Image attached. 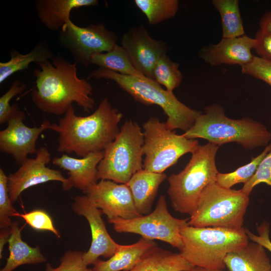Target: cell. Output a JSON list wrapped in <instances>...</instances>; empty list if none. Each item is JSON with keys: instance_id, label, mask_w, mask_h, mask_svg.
<instances>
[{"instance_id": "14", "label": "cell", "mask_w": 271, "mask_h": 271, "mask_svg": "<svg viewBox=\"0 0 271 271\" xmlns=\"http://www.w3.org/2000/svg\"><path fill=\"white\" fill-rule=\"evenodd\" d=\"M121 46L137 71L152 79L156 64L168 50L165 43L153 39L143 25L130 27L123 35Z\"/></svg>"}, {"instance_id": "25", "label": "cell", "mask_w": 271, "mask_h": 271, "mask_svg": "<svg viewBox=\"0 0 271 271\" xmlns=\"http://www.w3.org/2000/svg\"><path fill=\"white\" fill-rule=\"evenodd\" d=\"M55 54L44 40L39 42L29 52L23 54L16 50L10 53L11 58L7 62H0V84L13 74L28 69L32 63L38 64L51 60Z\"/></svg>"}, {"instance_id": "39", "label": "cell", "mask_w": 271, "mask_h": 271, "mask_svg": "<svg viewBox=\"0 0 271 271\" xmlns=\"http://www.w3.org/2000/svg\"><path fill=\"white\" fill-rule=\"evenodd\" d=\"M12 232V227L1 228L0 231V258L3 257V251L5 245L8 242Z\"/></svg>"}, {"instance_id": "13", "label": "cell", "mask_w": 271, "mask_h": 271, "mask_svg": "<svg viewBox=\"0 0 271 271\" xmlns=\"http://www.w3.org/2000/svg\"><path fill=\"white\" fill-rule=\"evenodd\" d=\"M72 210L76 214L84 217L88 222L91 234L89 249L84 252L83 260L87 265L93 264L100 256L110 258L119 249L116 243L109 234L101 217V211L86 195L73 198Z\"/></svg>"}, {"instance_id": "7", "label": "cell", "mask_w": 271, "mask_h": 271, "mask_svg": "<svg viewBox=\"0 0 271 271\" xmlns=\"http://www.w3.org/2000/svg\"><path fill=\"white\" fill-rule=\"evenodd\" d=\"M249 203V196L240 190L212 183L201 194L188 224L197 227L240 229Z\"/></svg>"}, {"instance_id": "29", "label": "cell", "mask_w": 271, "mask_h": 271, "mask_svg": "<svg viewBox=\"0 0 271 271\" xmlns=\"http://www.w3.org/2000/svg\"><path fill=\"white\" fill-rule=\"evenodd\" d=\"M271 151V144L266 146L258 156L252 158L250 162L228 173H218L216 182L222 187L231 188L235 184L247 182L255 174L259 164L266 155Z\"/></svg>"}, {"instance_id": "23", "label": "cell", "mask_w": 271, "mask_h": 271, "mask_svg": "<svg viewBox=\"0 0 271 271\" xmlns=\"http://www.w3.org/2000/svg\"><path fill=\"white\" fill-rule=\"evenodd\" d=\"M194 267L180 252L157 245L148 251L133 267L125 271H190Z\"/></svg>"}, {"instance_id": "30", "label": "cell", "mask_w": 271, "mask_h": 271, "mask_svg": "<svg viewBox=\"0 0 271 271\" xmlns=\"http://www.w3.org/2000/svg\"><path fill=\"white\" fill-rule=\"evenodd\" d=\"M179 64L172 61L165 54L157 61L153 70V77L157 83L169 91L178 88L181 83L183 75L179 69Z\"/></svg>"}, {"instance_id": "22", "label": "cell", "mask_w": 271, "mask_h": 271, "mask_svg": "<svg viewBox=\"0 0 271 271\" xmlns=\"http://www.w3.org/2000/svg\"><path fill=\"white\" fill-rule=\"evenodd\" d=\"M224 262L228 271H271L265 248L253 241L227 254Z\"/></svg>"}, {"instance_id": "37", "label": "cell", "mask_w": 271, "mask_h": 271, "mask_svg": "<svg viewBox=\"0 0 271 271\" xmlns=\"http://www.w3.org/2000/svg\"><path fill=\"white\" fill-rule=\"evenodd\" d=\"M254 50L258 56L271 60V33L265 32L260 29L256 32Z\"/></svg>"}, {"instance_id": "21", "label": "cell", "mask_w": 271, "mask_h": 271, "mask_svg": "<svg viewBox=\"0 0 271 271\" xmlns=\"http://www.w3.org/2000/svg\"><path fill=\"white\" fill-rule=\"evenodd\" d=\"M157 243L141 238L136 243L121 245L118 250L106 260L98 258L93 264L92 271H125L133 267Z\"/></svg>"}, {"instance_id": "9", "label": "cell", "mask_w": 271, "mask_h": 271, "mask_svg": "<svg viewBox=\"0 0 271 271\" xmlns=\"http://www.w3.org/2000/svg\"><path fill=\"white\" fill-rule=\"evenodd\" d=\"M144 136L143 169L163 173L185 154L198 146L196 139L177 134L157 117L149 118L143 125Z\"/></svg>"}, {"instance_id": "12", "label": "cell", "mask_w": 271, "mask_h": 271, "mask_svg": "<svg viewBox=\"0 0 271 271\" xmlns=\"http://www.w3.org/2000/svg\"><path fill=\"white\" fill-rule=\"evenodd\" d=\"M12 105L8 126L0 131V151L11 154L16 163L21 165L28 159L29 154H36L38 137L44 130L51 129L52 123L45 119L39 127H30L23 122L25 113L19 109L17 103Z\"/></svg>"}, {"instance_id": "40", "label": "cell", "mask_w": 271, "mask_h": 271, "mask_svg": "<svg viewBox=\"0 0 271 271\" xmlns=\"http://www.w3.org/2000/svg\"><path fill=\"white\" fill-rule=\"evenodd\" d=\"M259 27L261 31L271 33V11L266 12L261 17Z\"/></svg>"}, {"instance_id": "26", "label": "cell", "mask_w": 271, "mask_h": 271, "mask_svg": "<svg viewBox=\"0 0 271 271\" xmlns=\"http://www.w3.org/2000/svg\"><path fill=\"white\" fill-rule=\"evenodd\" d=\"M221 21L223 38H234L245 35L238 0H213Z\"/></svg>"}, {"instance_id": "17", "label": "cell", "mask_w": 271, "mask_h": 271, "mask_svg": "<svg viewBox=\"0 0 271 271\" xmlns=\"http://www.w3.org/2000/svg\"><path fill=\"white\" fill-rule=\"evenodd\" d=\"M255 40L246 35L234 38H223L216 44L203 47L198 52V56L211 66L221 64L239 65L249 63L254 55Z\"/></svg>"}, {"instance_id": "6", "label": "cell", "mask_w": 271, "mask_h": 271, "mask_svg": "<svg viewBox=\"0 0 271 271\" xmlns=\"http://www.w3.org/2000/svg\"><path fill=\"white\" fill-rule=\"evenodd\" d=\"M218 148L219 146L209 142L199 145L184 169L168 178L167 192L175 211L190 215L205 188L216 182L219 173L215 162Z\"/></svg>"}, {"instance_id": "38", "label": "cell", "mask_w": 271, "mask_h": 271, "mask_svg": "<svg viewBox=\"0 0 271 271\" xmlns=\"http://www.w3.org/2000/svg\"><path fill=\"white\" fill-rule=\"evenodd\" d=\"M258 235L246 229L249 240L257 243L271 252V240L269 237V224L264 221L257 227Z\"/></svg>"}, {"instance_id": "28", "label": "cell", "mask_w": 271, "mask_h": 271, "mask_svg": "<svg viewBox=\"0 0 271 271\" xmlns=\"http://www.w3.org/2000/svg\"><path fill=\"white\" fill-rule=\"evenodd\" d=\"M134 2L146 16L150 25L172 18L179 7L178 0H135Z\"/></svg>"}, {"instance_id": "4", "label": "cell", "mask_w": 271, "mask_h": 271, "mask_svg": "<svg viewBox=\"0 0 271 271\" xmlns=\"http://www.w3.org/2000/svg\"><path fill=\"white\" fill-rule=\"evenodd\" d=\"M194 125L182 134L189 139L198 138L220 146L235 142L246 149L267 146L271 133L262 124L249 118L234 119L227 117L217 104L207 106Z\"/></svg>"}, {"instance_id": "19", "label": "cell", "mask_w": 271, "mask_h": 271, "mask_svg": "<svg viewBox=\"0 0 271 271\" xmlns=\"http://www.w3.org/2000/svg\"><path fill=\"white\" fill-rule=\"evenodd\" d=\"M98 4L97 0H37L35 8L42 24L48 29L56 31L70 19L73 9Z\"/></svg>"}, {"instance_id": "1", "label": "cell", "mask_w": 271, "mask_h": 271, "mask_svg": "<svg viewBox=\"0 0 271 271\" xmlns=\"http://www.w3.org/2000/svg\"><path fill=\"white\" fill-rule=\"evenodd\" d=\"M37 64L40 69L33 70L36 87L31 96L39 109L62 115L75 102L86 113L93 110L92 86L87 79L78 77L76 62H70L57 52L51 60Z\"/></svg>"}, {"instance_id": "15", "label": "cell", "mask_w": 271, "mask_h": 271, "mask_svg": "<svg viewBox=\"0 0 271 271\" xmlns=\"http://www.w3.org/2000/svg\"><path fill=\"white\" fill-rule=\"evenodd\" d=\"M36 155L35 158H28L16 172L8 176L9 194L12 204L24 190L32 186L52 181L61 182L62 187L68 183L60 171L46 166L51 160L46 147L39 148Z\"/></svg>"}, {"instance_id": "18", "label": "cell", "mask_w": 271, "mask_h": 271, "mask_svg": "<svg viewBox=\"0 0 271 271\" xmlns=\"http://www.w3.org/2000/svg\"><path fill=\"white\" fill-rule=\"evenodd\" d=\"M104 151L91 153L81 159L63 154L53 159V165L68 171V183L62 187L64 191L72 188L83 192L97 183V166L104 156Z\"/></svg>"}, {"instance_id": "41", "label": "cell", "mask_w": 271, "mask_h": 271, "mask_svg": "<svg viewBox=\"0 0 271 271\" xmlns=\"http://www.w3.org/2000/svg\"><path fill=\"white\" fill-rule=\"evenodd\" d=\"M190 271H226V270H224V269H210V268H206L198 267V266H194Z\"/></svg>"}, {"instance_id": "27", "label": "cell", "mask_w": 271, "mask_h": 271, "mask_svg": "<svg viewBox=\"0 0 271 271\" xmlns=\"http://www.w3.org/2000/svg\"><path fill=\"white\" fill-rule=\"evenodd\" d=\"M91 64L128 76H141L133 66L128 56L121 46L116 44L110 51L96 53L91 59ZM144 76V75H143Z\"/></svg>"}, {"instance_id": "35", "label": "cell", "mask_w": 271, "mask_h": 271, "mask_svg": "<svg viewBox=\"0 0 271 271\" xmlns=\"http://www.w3.org/2000/svg\"><path fill=\"white\" fill-rule=\"evenodd\" d=\"M241 68L242 73L262 80L271 86V60L254 56L249 63Z\"/></svg>"}, {"instance_id": "33", "label": "cell", "mask_w": 271, "mask_h": 271, "mask_svg": "<svg viewBox=\"0 0 271 271\" xmlns=\"http://www.w3.org/2000/svg\"><path fill=\"white\" fill-rule=\"evenodd\" d=\"M31 227L37 230H45L52 232L60 238L59 231L55 228L51 217L45 211L36 209L25 214H19Z\"/></svg>"}, {"instance_id": "36", "label": "cell", "mask_w": 271, "mask_h": 271, "mask_svg": "<svg viewBox=\"0 0 271 271\" xmlns=\"http://www.w3.org/2000/svg\"><path fill=\"white\" fill-rule=\"evenodd\" d=\"M25 83L15 80L9 89L0 97V124L7 122L13 111V105L10 101L16 95L22 93L26 88Z\"/></svg>"}, {"instance_id": "10", "label": "cell", "mask_w": 271, "mask_h": 271, "mask_svg": "<svg viewBox=\"0 0 271 271\" xmlns=\"http://www.w3.org/2000/svg\"><path fill=\"white\" fill-rule=\"evenodd\" d=\"M189 218L179 219L170 213L164 195H161L154 210L150 213L128 219L116 218L108 222L118 233L140 235L142 237L165 242L180 251L183 246L181 228L188 224Z\"/></svg>"}, {"instance_id": "3", "label": "cell", "mask_w": 271, "mask_h": 271, "mask_svg": "<svg viewBox=\"0 0 271 271\" xmlns=\"http://www.w3.org/2000/svg\"><path fill=\"white\" fill-rule=\"evenodd\" d=\"M91 78L113 81L135 100L147 105L159 106L167 116L165 122L167 126L172 130H188L202 113L180 101L173 92L163 89L155 80L143 75H124L99 68L92 71L87 79Z\"/></svg>"}, {"instance_id": "16", "label": "cell", "mask_w": 271, "mask_h": 271, "mask_svg": "<svg viewBox=\"0 0 271 271\" xmlns=\"http://www.w3.org/2000/svg\"><path fill=\"white\" fill-rule=\"evenodd\" d=\"M84 193L107 216L108 221L118 218L128 219L141 216L126 184L100 180Z\"/></svg>"}, {"instance_id": "32", "label": "cell", "mask_w": 271, "mask_h": 271, "mask_svg": "<svg viewBox=\"0 0 271 271\" xmlns=\"http://www.w3.org/2000/svg\"><path fill=\"white\" fill-rule=\"evenodd\" d=\"M84 252L68 250L60 258V263L57 267H53L47 263L45 271H92L83 260Z\"/></svg>"}, {"instance_id": "11", "label": "cell", "mask_w": 271, "mask_h": 271, "mask_svg": "<svg viewBox=\"0 0 271 271\" xmlns=\"http://www.w3.org/2000/svg\"><path fill=\"white\" fill-rule=\"evenodd\" d=\"M60 44L66 49L77 64L85 67L91 64L92 56L111 50L117 44V36L103 23L84 27L69 20L60 30Z\"/></svg>"}, {"instance_id": "24", "label": "cell", "mask_w": 271, "mask_h": 271, "mask_svg": "<svg viewBox=\"0 0 271 271\" xmlns=\"http://www.w3.org/2000/svg\"><path fill=\"white\" fill-rule=\"evenodd\" d=\"M11 227L12 232L8 241L9 256L0 271H13L22 265L36 264L47 261L39 247H31L22 240L18 222L13 221Z\"/></svg>"}, {"instance_id": "31", "label": "cell", "mask_w": 271, "mask_h": 271, "mask_svg": "<svg viewBox=\"0 0 271 271\" xmlns=\"http://www.w3.org/2000/svg\"><path fill=\"white\" fill-rule=\"evenodd\" d=\"M12 204L9 194L8 176L0 168V228L11 227L13 221L10 217L19 216Z\"/></svg>"}, {"instance_id": "8", "label": "cell", "mask_w": 271, "mask_h": 271, "mask_svg": "<svg viewBox=\"0 0 271 271\" xmlns=\"http://www.w3.org/2000/svg\"><path fill=\"white\" fill-rule=\"evenodd\" d=\"M144 136L138 123L129 119L120 128L115 140L104 150L97 166L98 179L126 184L143 169Z\"/></svg>"}, {"instance_id": "20", "label": "cell", "mask_w": 271, "mask_h": 271, "mask_svg": "<svg viewBox=\"0 0 271 271\" xmlns=\"http://www.w3.org/2000/svg\"><path fill=\"white\" fill-rule=\"evenodd\" d=\"M166 178L164 173H157L142 169L136 173L126 183L140 215L151 212L159 187Z\"/></svg>"}, {"instance_id": "5", "label": "cell", "mask_w": 271, "mask_h": 271, "mask_svg": "<svg viewBox=\"0 0 271 271\" xmlns=\"http://www.w3.org/2000/svg\"><path fill=\"white\" fill-rule=\"evenodd\" d=\"M183 246L180 253L193 266L224 269L229 253L246 245L249 239L246 228L197 227L188 224L180 231Z\"/></svg>"}, {"instance_id": "2", "label": "cell", "mask_w": 271, "mask_h": 271, "mask_svg": "<svg viewBox=\"0 0 271 271\" xmlns=\"http://www.w3.org/2000/svg\"><path fill=\"white\" fill-rule=\"evenodd\" d=\"M122 116L107 98L101 101L92 113L86 116L77 115L71 105L58 124L52 123L51 130L59 134L57 151L73 153L82 158L104 151L118 134V124Z\"/></svg>"}, {"instance_id": "34", "label": "cell", "mask_w": 271, "mask_h": 271, "mask_svg": "<svg viewBox=\"0 0 271 271\" xmlns=\"http://www.w3.org/2000/svg\"><path fill=\"white\" fill-rule=\"evenodd\" d=\"M261 183L271 186V151L261 161L254 175L244 184L240 190L249 196L253 188Z\"/></svg>"}]
</instances>
